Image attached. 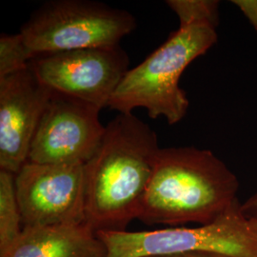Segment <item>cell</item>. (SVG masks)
Returning a JSON list of instances; mask_svg holds the SVG:
<instances>
[{
  "label": "cell",
  "instance_id": "8992f818",
  "mask_svg": "<svg viewBox=\"0 0 257 257\" xmlns=\"http://www.w3.org/2000/svg\"><path fill=\"white\" fill-rule=\"evenodd\" d=\"M29 68L49 92L102 109L128 72V57L120 45L89 48L36 55Z\"/></svg>",
  "mask_w": 257,
  "mask_h": 257
},
{
  "label": "cell",
  "instance_id": "52a82bcc",
  "mask_svg": "<svg viewBox=\"0 0 257 257\" xmlns=\"http://www.w3.org/2000/svg\"><path fill=\"white\" fill-rule=\"evenodd\" d=\"M84 163L29 162L16 175L23 227L85 221Z\"/></svg>",
  "mask_w": 257,
  "mask_h": 257
},
{
  "label": "cell",
  "instance_id": "9c48e42d",
  "mask_svg": "<svg viewBox=\"0 0 257 257\" xmlns=\"http://www.w3.org/2000/svg\"><path fill=\"white\" fill-rule=\"evenodd\" d=\"M50 96L30 68L0 78V170L17 175L27 163Z\"/></svg>",
  "mask_w": 257,
  "mask_h": 257
},
{
  "label": "cell",
  "instance_id": "7a4b0ae2",
  "mask_svg": "<svg viewBox=\"0 0 257 257\" xmlns=\"http://www.w3.org/2000/svg\"><path fill=\"white\" fill-rule=\"evenodd\" d=\"M157 135L133 112L108 123L84 165L85 222L97 231H124L138 219L159 151Z\"/></svg>",
  "mask_w": 257,
  "mask_h": 257
},
{
  "label": "cell",
  "instance_id": "7c38bea8",
  "mask_svg": "<svg viewBox=\"0 0 257 257\" xmlns=\"http://www.w3.org/2000/svg\"><path fill=\"white\" fill-rule=\"evenodd\" d=\"M34 57L20 33L0 36V78L26 70Z\"/></svg>",
  "mask_w": 257,
  "mask_h": 257
},
{
  "label": "cell",
  "instance_id": "4fadbf2b",
  "mask_svg": "<svg viewBox=\"0 0 257 257\" xmlns=\"http://www.w3.org/2000/svg\"><path fill=\"white\" fill-rule=\"evenodd\" d=\"M232 3L242 11L257 31V0H234Z\"/></svg>",
  "mask_w": 257,
  "mask_h": 257
},
{
  "label": "cell",
  "instance_id": "ba28073f",
  "mask_svg": "<svg viewBox=\"0 0 257 257\" xmlns=\"http://www.w3.org/2000/svg\"><path fill=\"white\" fill-rule=\"evenodd\" d=\"M100 110L88 102L51 92L28 161L85 164L97 151L105 133Z\"/></svg>",
  "mask_w": 257,
  "mask_h": 257
},
{
  "label": "cell",
  "instance_id": "5bb4252c",
  "mask_svg": "<svg viewBox=\"0 0 257 257\" xmlns=\"http://www.w3.org/2000/svg\"><path fill=\"white\" fill-rule=\"evenodd\" d=\"M241 211L246 217L257 220V192L241 204Z\"/></svg>",
  "mask_w": 257,
  "mask_h": 257
},
{
  "label": "cell",
  "instance_id": "5b68a950",
  "mask_svg": "<svg viewBox=\"0 0 257 257\" xmlns=\"http://www.w3.org/2000/svg\"><path fill=\"white\" fill-rule=\"evenodd\" d=\"M136 27L127 11L90 0H55L35 11L19 33L36 56L117 46Z\"/></svg>",
  "mask_w": 257,
  "mask_h": 257
},
{
  "label": "cell",
  "instance_id": "3957f363",
  "mask_svg": "<svg viewBox=\"0 0 257 257\" xmlns=\"http://www.w3.org/2000/svg\"><path fill=\"white\" fill-rule=\"evenodd\" d=\"M239 182L210 150L160 148L138 220L165 228L216 220L237 201Z\"/></svg>",
  "mask_w": 257,
  "mask_h": 257
},
{
  "label": "cell",
  "instance_id": "6da1fadb",
  "mask_svg": "<svg viewBox=\"0 0 257 257\" xmlns=\"http://www.w3.org/2000/svg\"><path fill=\"white\" fill-rule=\"evenodd\" d=\"M179 27L136 68L128 70L108 107L119 113L144 108L152 119L163 116L170 125L186 115L190 102L179 80L187 67L217 42L219 2L169 0Z\"/></svg>",
  "mask_w": 257,
  "mask_h": 257
},
{
  "label": "cell",
  "instance_id": "30bf717a",
  "mask_svg": "<svg viewBox=\"0 0 257 257\" xmlns=\"http://www.w3.org/2000/svg\"><path fill=\"white\" fill-rule=\"evenodd\" d=\"M96 231L85 221L24 227L0 257H106Z\"/></svg>",
  "mask_w": 257,
  "mask_h": 257
},
{
  "label": "cell",
  "instance_id": "277c9868",
  "mask_svg": "<svg viewBox=\"0 0 257 257\" xmlns=\"http://www.w3.org/2000/svg\"><path fill=\"white\" fill-rule=\"evenodd\" d=\"M106 257H156L191 252L257 257V220L246 217L233 203L216 220L193 228L142 231H97Z\"/></svg>",
  "mask_w": 257,
  "mask_h": 257
},
{
  "label": "cell",
  "instance_id": "9a60e30c",
  "mask_svg": "<svg viewBox=\"0 0 257 257\" xmlns=\"http://www.w3.org/2000/svg\"><path fill=\"white\" fill-rule=\"evenodd\" d=\"M156 257H231L225 254L219 253H208V252H191V253H182V254H175V255H166V256Z\"/></svg>",
  "mask_w": 257,
  "mask_h": 257
},
{
  "label": "cell",
  "instance_id": "8fae6325",
  "mask_svg": "<svg viewBox=\"0 0 257 257\" xmlns=\"http://www.w3.org/2000/svg\"><path fill=\"white\" fill-rule=\"evenodd\" d=\"M23 228L16 190V175L0 170V252L19 238Z\"/></svg>",
  "mask_w": 257,
  "mask_h": 257
}]
</instances>
